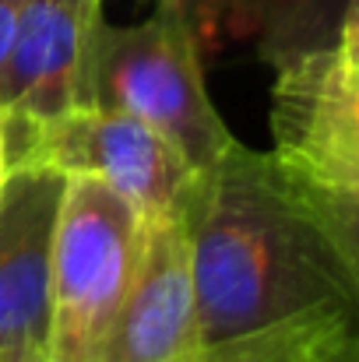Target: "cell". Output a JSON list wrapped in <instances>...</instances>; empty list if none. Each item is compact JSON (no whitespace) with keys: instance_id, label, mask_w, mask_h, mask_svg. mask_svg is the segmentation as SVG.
Here are the masks:
<instances>
[{"instance_id":"16","label":"cell","mask_w":359,"mask_h":362,"mask_svg":"<svg viewBox=\"0 0 359 362\" xmlns=\"http://www.w3.org/2000/svg\"><path fill=\"white\" fill-rule=\"evenodd\" d=\"M25 362H53V359H50V352H39V356H32V359H25Z\"/></svg>"},{"instance_id":"10","label":"cell","mask_w":359,"mask_h":362,"mask_svg":"<svg viewBox=\"0 0 359 362\" xmlns=\"http://www.w3.org/2000/svg\"><path fill=\"white\" fill-rule=\"evenodd\" d=\"M289 194L296 197L307 222L335 257L338 271L359 299V165L356 162H317L300 155L271 151Z\"/></svg>"},{"instance_id":"11","label":"cell","mask_w":359,"mask_h":362,"mask_svg":"<svg viewBox=\"0 0 359 362\" xmlns=\"http://www.w3.org/2000/svg\"><path fill=\"white\" fill-rule=\"evenodd\" d=\"M353 327H359L353 313L314 310V313H303V317L239 334V338L201 345L198 352H190L180 362H314Z\"/></svg>"},{"instance_id":"13","label":"cell","mask_w":359,"mask_h":362,"mask_svg":"<svg viewBox=\"0 0 359 362\" xmlns=\"http://www.w3.org/2000/svg\"><path fill=\"white\" fill-rule=\"evenodd\" d=\"M314 362H359V327L346 331L331 349H324Z\"/></svg>"},{"instance_id":"8","label":"cell","mask_w":359,"mask_h":362,"mask_svg":"<svg viewBox=\"0 0 359 362\" xmlns=\"http://www.w3.org/2000/svg\"><path fill=\"white\" fill-rule=\"evenodd\" d=\"M271 134L282 155L317 162L359 158V67L324 49L275 71Z\"/></svg>"},{"instance_id":"2","label":"cell","mask_w":359,"mask_h":362,"mask_svg":"<svg viewBox=\"0 0 359 362\" xmlns=\"http://www.w3.org/2000/svg\"><path fill=\"white\" fill-rule=\"evenodd\" d=\"M194 25L180 0H162L137 25H96L78 106L134 117L173 141L194 169L215 165L237 141L219 117Z\"/></svg>"},{"instance_id":"4","label":"cell","mask_w":359,"mask_h":362,"mask_svg":"<svg viewBox=\"0 0 359 362\" xmlns=\"http://www.w3.org/2000/svg\"><path fill=\"white\" fill-rule=\"evenodd\" d=\"M7 173L57 169L64 176H96L120 190L144 222L176 218L198 169L183 151L134 117L78 106L57 120H0Z\"/></svg>"},{"instance_id":"14","label":"cell","mask_w":359,"mask_h":362,"mask_svg":"<svg viewBox=\"0 0 359 362\" xmlns=\"http://www.w3.org/2000/svg\"><path fill=\"white\" fill-rule=\"evenodd\" d=\"M18 11H21V0H0V71L7 64V49H11V39H14Z\"/></svg>"},{"instance_id":"17","label":"cell","mask_w":359,"mask_h":362,"mask_svg":"<svg viewBox=\"0 0 359 362\" xmlns=\"http://www.w3.org/2000/svg\"><path fill=\"white\" fill-rule=\"evenodd\" d=\"M353 162H356V165H359V158H353Z\"/></svg>"},{"instance_id":"5","label":"cell","mask_w":359,"mask_h":362,"mask_svg":"<svg viewBox=\"0 0 359 362\" xmlns=\"http://www.w3.org/2000/svg\"><path fill=\"white\" fill-rule=\"evenodd\" d=\"M64 173L14 169L0 187V362L50 352L53 233Z\"/></svg>"},{"instance_id":"9","label":"cell","mask_w":359,"mask_h":362,"mask_svg":"<svg viewBox=\"0 0 359 362\" xmlns=\"http://www.w3.org/2000/svg\"><path fill=\"white\" fill-rule=\"evenodd\" d=\"M201 53L219 42L250 46L271 71L335 49L349 0H180Z\"/></svg>"},{"instance_id":"3","label":"cell","mask_w":359,"mask_h":362,"mask_svg":"<svg viewBox=\"0 0 359 362\" xmlns=\"http://www.w3.org/2000/svg\"><path fill=\"white\" fill-rule=\"evenodd\" d=\"M144 218L96 176H67L53 233L50 359L92 362L141 264Z\"/></svg>"},{"instance_id":"6","label":"cell","mask_w":359,"mask_h":362,"mask_svg":"<svg viewBox=\"0 0 359 362\" xmlns=\"http://www.w3.org/2000/svg\"><path fill=\"white\" fill-rule=\"evenodd\" d=\"M198 349V296L183 218L144 222L141 264L92 362H180Z\"/></svg>"},{"instance_id":"1","label":"cell","mask_w":359,"mask_h":362,"mask_svg":"<svg viewBox=\"0 0 359 362\" xmlns=\"http://www.w3.org/2000/svg\"><path fill=\"white\" fill-rule=\"evenodd\" d=\"M198 296L201 345L239 338L314 310L359 320V299L300 211L271 151L233 141L198 169L180 208Z\"/></svg>"},{"instance_id":"12","label":"cell","mask_w":359,"mask_h":362,"mask_svg":"<svg viewBox=\"0 0 359 362\" xmlns=\"http://www.w3.org/2000/svg\"><path fill=\"white\" fill-rule=\"evenodd\" d=\"M335 53H338L349 67H359V0H349V11H346V21H342Z\"/></svg>"},{"instance_id":"15","label":"cell","mask_w":359,"mask_h":362,"mask_svg":"<svg viewBox=\"0 0 359 362\" xmlns=\"http://www.w3.org/2000/svg\"><path fill=\"white\" fill-rule=\"evenodd\" d=\"M7 180V158H4V130H0V187Z\"/></svg>"},{"instance_id":"7","label":"cell","mask_w":359,"mask_h":362,"mask_svg":"<svg viewBox=\"0 0 359 362\" xmlns=\"http://www.w3.org/2000/svg\"><path fill=\"white\" fill-rule=\"evenodd\" d=\"M99 21L103 0H21L0 71V120L46 123L78 110Z\"/></svg>"}]
</instances>
